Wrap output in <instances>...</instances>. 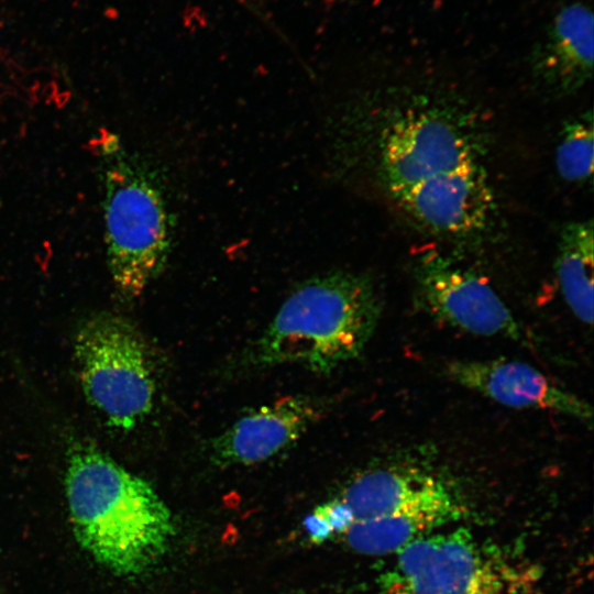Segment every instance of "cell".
<instances>
[{
	"label": "cell",
	"mask_w": 594,
	"mask_h": 594,
	"mask_svg": "<svg viewBox=\"0 0 594 594\" xmlns=\"http://www.w3.org/2000/svg\"><path fill=\"white\" fill-rule=\"evenodd\" d=\"M593 119L591 111L565 124L556 152V166L566 182H587L593 175Z\"/></svg>",
	"instance_id": "cell-14"
},
{
	"label": "cell",
	"mask_w": 594,
	"mask_h": 594,
	"mask_svg": "<svg viewBox=\"0 0 594 594\" xmlns=\"http://www.w3.org/2000/svg\"><path fill=\"white\" fill-rule=\"evenodd\" d=\"M239 1L243 7H245L249 11H251L253 14H255L258 19H262L265 23L270 22L267 12L263 6V2L261 0H237Z\"/></svg>",
	"instance_id": "cell-17"
},
{
	"label": "cell",
	"mask_w": 594,
	"mask_h": 594,
	"mask_svg": "<svg viewBox=\"0 0 594 594\" xmlns=\"http://www.w3.org/2000/svg\"><path fill=\"white\" fill-rule=\"evenodd\" d=\"M84 393L108 425L129 430L152 409L155 382L145 344L124 318L101 312L87 319L75 338Z\"/></svg>",
	"instance_id": "cell-6"
},
{
	"label": "cell",
	"mask_w": 594,
	"mask_h": 594,
	"mask_svg": "<svg viewBox=\"0 0 594 594\" xmlns=\"http://www.w3.org/2000/svg\"><path fill=\"white\" fill-rule=\"evenodd\" d=\"M593 13L581 2L563 7L553 18L536 56L541 79L559 92H573L593 73Z\"/></svg>",
	"instance_id": "cell-12"
},
{
	"label": "cell",
	"mask_w": 594,
	"mask_h": 594,
	"mask_svg": "<svg viewBox=\"0 0 594 594\" xmlns=\"http://www.w3.org/2000/svg\"><path fill=\"white\" fill-rule=\"evenodd\" d=\"M102 183L107 261L117 290L143 293L163 271L172 246V219L154 168L102 130L95 141Z\"/></svg>",
	"instance_id": "cell-3"
},
{
	"label": "cell",
	"mask_w": 594,
	"mask_h": 594,
	"mask_svg": "<svg viewBox=\"0 0 594 594\" xmlns=\"http://www.w3.org/2000/svg\"><path fill=\"white\" fill-rule=\"evenodd\" d=\"M304 526L310 540L315 543L326 541L333 534L324 518L316 510L305 518Z\"/></svg>",
	"instance_id": "cell-16"
},
{
	"label": "cell",
	"mask_w": 594,
	"mask_h": 594,
	"mask_svg": "<svg viewBox=\"0 0 594 594\" xmlns=\"http://www.w3.org/2000/svg\"><path fill=\"white\" fill-rule=\"evenodd\" d=\"M448 375L458 384L513 408H538L592 425L591 405L534 366L513 360L453 361Z\"/></svg>",
	"instance_id": "cell-10"
},
{
	"label": "cell",
	"mask_w": 594,
	"mask_h": 594,
	"mask_svg": "<svg viewBox=\"0 0 594 594\" xmlns=\"http://www.w3.org/2000/svg\"><path fill=\"white\" fill-rule=\"evenodd\" d=\"M315 510L324 518L333 532H345L354 521L350 508L341 499L322 504Z\"/></svg>",
	"instance_id": "cell-15"
},
{
	"label": "cell",
	"mask_w": 594,
	"mask_h": 594,
	"mask_svg": "<svg viewBox=\"0 0 594 594\" xmlns=\"http://www.w3.org/2000/svg\"><path fill=\"white\" fill-rule=\"evenodd\" d=\"M339 499L354 518L346 541L365 554L396 553L466 514L463 501L446 481L417 469L367 471Z\"/></svg>",
	"instance_id": "cell-5"
},
{
	"label": "cell",
	"mask_w": 594,
	"mask_h": 594,
	"mask_svg": "<svg viewBox=\"0 0 594 594\" xmlns=\"http://www.w3.org/2000/svg\"><path fill=\"white\" fill-rule=\"evenodd\" d=\"M320 417L306 396H287L251 410L216 437L211 460L221 466L263 462L294 444Z\"/></svg>",
	"instance_id": "cell-11"
},
{
	"label": "cell",
	"mask_w": 594,
	"mask_h": 594,
	"mask_svg": "<svg viewBox=\"0 0 594 594\" xmlns=\"http://www.w3.org/2000/svg\"><path fill=\"white\" fill-rule=\"evenodd\" d=\"M376 594H532L540 569L465 528L430 532L397 551Z\"/></svg>",
	"instance_id": "cell-4"
},
{
	"label": "cell",
	"mask_w": 594,
	"mask_h": 594,
	"mask_svg": "<svg viewBox=\"0 0 594 594\" xmlns=\"http://www.w3.org/2000/svg\"><path fill=\"white\" fill-rule=\"evenodd\" d=\"M391 194L413 219L444 234L480 231L494 209L493 191L479 162L439 173Z\"/></svg>",
	"instance_id": "cell-9"
},
{
	"label": "cell",
	"mask_w": 594,
	"mask_h": 594,
	"mask_svg": "<svg viewBox=\"0 0 594 594\" xmlns=\"http://www.w3.org/2000/svg\"><path fill=\"white\" fill-rule=\"evenodd\" d=\"M593 223L566 224L559 240L556 272L562 296L576 318L593 322Z\"/></svg>",
	"instance_id": "cell-13"
},
{
	"label": "cell",
	"mask_w": 594,
	"mask_h": 594,
	"mask_svg": "<svg viewBox=\"0 0 594 594\" xmlns=\"http://www.w3.org/2000/svg\"><path fill=\"white\" fill-rule=\"evenodd\" d=\"M380 312L376 288L364 274L337 271L308 279L255 342L252 361L258 366L299 364L329 374L361 354Z\"/></svg>",
	"instance_id": "cell-2"
},
{
	"label": "cell",
	"mask_w": 594,
	"mask_h": 594,
	"mask_svg": "<svg viewBox=\"0 0 594 594\" xmlns=\"http://www.w3.org/2000/svg\"><path fill=\"white\" fill-rule=\"evenodd\" d=\"M65 484L77 541L112 573L143 574L168 550L175 535L169 509L146 481L108 455L76 448Z\"/></svg>",
	"instance_id": "cell-1"
},
{
	"label": "cell",
	"mask_w": 594,
	"mask_h": 594,
	"mask_svg": "<svg viewBox=\"0 0 594 594\" xmlns=\"http://www.w3.org/2000/svg\"><path fill=\"white\" fill-rule=\"evenodd\" d=\"M418 295L438 320L482 337L520 338V328L486 280L443 256L429 253L416 267Z\"/></svg>",
	"instance_id": "cell-8"
},
{
	"label": "cell",
	"mask_w": 594,
	"mask_h": 594,
	"mask_svg": "<svg viewBox=\"0 0 594 594\" xmlns=\"http://www.w3.org/2000/svg\"><path fill=\"white\" fill-rule=\"evenodd\" d=\"M378 170L389 191L477 162V148L454 119L438 111L407 113L378 142Z\"/></svg>",
	"instance_id": "cell-7"
}]
</instances>
